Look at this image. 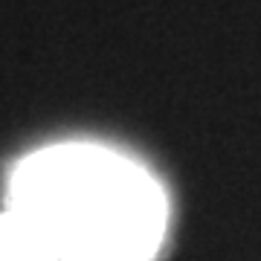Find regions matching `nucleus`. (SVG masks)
Masks as SVG:
<instances>
[{
	"instance_id": "nucleus-1",
	"label": "nucleus",
	"mask_w": 261,
	"mask_h": 261,
	"mask_svg": "<svg viewBox=\"0 0 261 261\" xmlns=\"http://www.w3.org/2000/svg\"><path fill=\"white\" fill-rule=\"evenodd\" d=\"M38 250L29 241V235L0 218V261H35Z\"/></svg>"
}]
</instances>
